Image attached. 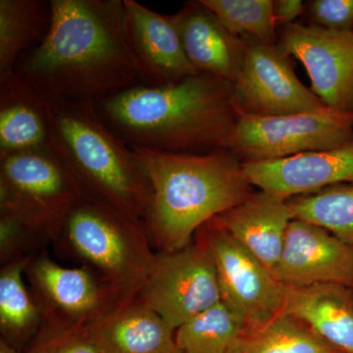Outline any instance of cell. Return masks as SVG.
Masks as SVG:
<instances>
[{
  "label": "cell",
  "instance_id": "obj_1",
  "mask_svg": "<svg viewBox=\"0 0 353 353\" xmlns=\"http://www.w3.org/2000/svg\"><path fill=\"white\" fill-rule=\"evenodd\" d=\"M46 38L16 73L46 99L92 101L145 85L127 38L124 0H51Z\"/></svg>",
  "mask_w": 353,
  "mask_h": 353
},
{
  "label": "cell",
  "instance_id": "obj_2",
  "mask_svg": "<svg viewBox=\"0 0 353 353\" xmlns=\"http://www.w3.org/2000/svg\"><path fill=\"white\" fill-rule=\"evenodd\" d=\"M95 108L129 146L192 154L227 150L243 114L234 83L204 74L168 85H137Z\"/></svg>",
  "mask_w": 353,
  "mask_h": 353
},
{
  "label": "cell",
  "instance_id": "obj_3",
  "mask_svg": "<svg viewBox=\"0 0 353 353\" xmlns=\"http://www.w3.org/2000/svg\"><path fill=\"white\" fill-rule=\"evenodd\" d=\"M130 148L152 185L143 224L158 252L190 245L203 225L254 192L243 162L229 150L192 154Z\"/></svg>",
  "mask_w": 353,
  "mask_h": 353
},
{
  "label": "cell",
  "instance_id": "obj_4",
  "mask_svg": "<svg viewBox=\"0 0 353 353\" xmlns=\"http://www.w3.org/2000/svg\"><path fill=\"white\" fill-rule=\"evenodd\" d=\"M48 148L83 194L143 222L152 201L150 179L125 141L99 117L92 101L46 99Z\"/></svg>",
  "mask_w": 353,
  "mask_h": 353
},
{
  "label": "cell",
  "instance_id": "obj_5",
  "mask_svg": "<svg viewBox=\"0 0 353 353\" xmlns=\"http://www.w3.org/2000/svg\"><path fill=\"white\" fill-rule=\"evenodd\" d=\"M51 241L58 253L97 274L122 303L138 296L157 254L143 222L85 194Z\"/></svg>",
  "mask_w": 353,
  "mask_h": 353
},
{
  "label": "cell",
  "instance_id": "obj_6",
  "mask_svg": "<svg viewBox=\"0 0 353 353\" xmlns=\"http://www.w3.org/2000/svg\"><path fill=\"white\" fill-rule=\"evenodd\" d=\"M83 190L50 148L0 154V211L19 216L50 241Z\"/></svg>",
  "mask_w": 353,
  "mask_h": 353
},
{
  "label": "cell",
  "instance_id": "obj_7",
  "mask_svg": "<svg viewBox=\"0 0 353 353\" xmlns=\"http://www.w3.org/2000/svg\"><path fill=\"white\" fill-rule=\"evenodd\" d=\"M353 139V111L327 108L281 116L243 114L227 150L241 162L266 161L338 148Z\"/></svg>",
  "mask_w": 353,
  "mask_h": 353
},
{
  "label": "cell",
  "instance_id": "obj_8",
  "mask_svg": "<svg viewBox=\"0 0 353 353\" xmlns=\"http://www.w3.org/2000/svg\"><path fill=\"white\" fill-rule=\"evenodd\" d=\"M137 299L172 329L222 301L217 269L201 229L181 250L158 252Z\"/></svg>",
  "mask_w": 353,
  "mask_h": 353
},
{
  "label": "cell",
  "instance_id": "obj_9",
  "mask_svg": "<svg viewBox=\"0 0 353 353\" xmlns=\"http://www.w3.org/2000/svg\"><path fill=\"white\" fill-rule=\"evenodd\" d=\"M201 230L214 259L222 301L245 328H259L284 313L285 285L214 219Z\"/></svg>",
  "mask_w": 353,
  "mask_h": 353
},
{
  "label": "cell",
  "instance_id": "obj_10",
  "mask_svg": "<svg viewBox=\"0 0 353 353\" xmlns=\"http://www.w3.org/2000/svg\"><path fill=\"white\" fill-rule=\"evenodd\" d=\"M241 58L234 87L243 114L290 115L328 108L301 82L280 46L240 37Z\"/></svg>",
  "mask_w": 353,
  "mask_h": 353
},
{
  "label": "cell",
  "instance_id": "obj_11",
  "mask_svg": "<svg viewBox=\"0 0 353 353\" xmlns=\"http://www.w3.org/2000/svg\"><path fill=\"white\" fill-rule=\"evenodd\" d=\"M25 274L43 306L44 318L90 324L123 303L87 267L63 266L44 250L30 260Z\"/></svg>",
  "mask_w": 353,
  "mask_h": 353
},
{
  "label": "cell",
  "instance_id": "obj_12",
  "mask_svg": "<svg viewBox=\"0 0 353 353\" xmlns=\"http://www.w3.org/2000/svg\"><path fill=\"white\" fill-rule=\"evenodd\" d=\"M279 43L303 64L311 90L328 108L353 111V31L296 22L281 27Z\"/></svg>",
  "mask_w": 353,
  "mask_h": 353
},
{
  "label": "cell",
  "instance_id": "obj_13",
  "mask_svg": "<svg viewBox=\"0 0 353 353\" xmlns=\"http://www.w3.org/2000/svg\"><path fill=\"white\" fill-rule=\"evenodd\" d=\"M272 273L288 287L341 284L353 288V252L324 228L294 219Z\"/></svg>",
  "mask_w": 353,
  "mask_h": 353
},
{
  "label": "cell",
  "instance_id": "obj_14",
  "mask_svg": "<svg viewBox=\"0 0 353 353\" xmlns=\"http://www.w3.org/2000/svg\"><path fill=\"white\" fill-rule=\"evenodd\" d=\"M252 185L282 199L353 183V139L338 148L266 161L243 162Z\"/></svg>",
  "mask_w": 353,
  "mask_h": 353
},
{
  "label": "cell",
  "instance_id": "obj_15",
  "mask_svg": "<svg viewBox=\"0 0 353 353\" xmlns=\"http://www.w3.org/2000/svg\"><path fill=\"white\" fill-rule=\"evenodd\" d=\"M128 41L146 85H163L199 74L183 50L173 15L124 0Z\"/></svg>",
  "mask_w": 353,
  "mask_h": 353
},
{
  "label": "cell",
  "instance_id": "obj_16",
  "mask_svg": "<svg viewBox=\"0 0 353 353\" xmlns=\"http://www.w3.org/2000/svg\"><path fill=\"white\" fill-rule=\"evenodd\" d=\"M213 219L273 272L282 255L288 229L294 218L287 199L259 190Z\"/></svg>",
  "mask_w": 353,
  "mask_h": 353
},
{
  "label": "cell",
  "instance_id": "obj_17",
  "mask_svg": "<svg viewBox=\"0 0 353 353\" xmlns=\"http://www.w3.org/2000/svg\"><path fill=\"white\" fill-rule=\"evenodd\" d=\"M173 18L185 55L196 71L234 83L241 39L232 36L201 0L188 2Z\"/></svg>",
  "mask_w": 353,
  "mask_h": 353
},
{
  "label": "cell",
  "instance_id": "obj_18",
  "mask_svg": "<svg viewBox=\"0 0 353 353\" xmlns=\"http://www.w3.org/2000/svg\"><path fill=\"white\" fill-rule=\"evenodd\" d=\"M284 312L339 352L353 353V288L350 285H285Z\"/></svg>",
  "mask_w": 353,
  "mask_h": 353
},
{
  "label": "cell",
  "instance_id": "obj_19",
  "mask_svg": "<svg viewBox=\"0 0 353 353\" xmlns=\"http://www.w3.org/2000/svg\"><path fill=\"white\" fill-rule=\"evenodd\" d=\"M90 327L105 353H181L175 330L137 297Z\"/></svg>",
  "mask_w": 353,
  "mask_h": 353
},
{
  "label": "cell",
  "instance_id": "obj_20",
  "mask_svg": "<svg viewBox=\"0 0 353 353\" xmlns=\"http://www.w3.org/2000/svg\"><path fill=\"white\" fill-rule=\"evenodd\" d=\"M48 143L46 99L15 73L0 83V154L43 150Z\"/></svg>",
  "mask_w": 353,
  "mask_h": 353
},
{
  "label": "cell",
  "instance_id": "obj_21",
  "mask_svg": "<svg viewBox=\"0 0 353 353\" xmlns=\"http://www.w3.org/2000/svg\"><path fill=\"white\" fill-rule=\"evenodd\" d=\"M50 1L0 0V83L15 75L22 58L50 31Z\"/></svg>",
  "mask_w": 353,
  "mask_h": 353
},
{
  "label": "cell",
  "instance_id": "obj_22",
  "mask_svg": "<svg viewBox=\"0 0 353 353\" xmlns=\"http://www.w3.org/2000/svg\"><path fill=\"white\" fill-rule=\"evenodd\" d=\"M31 259L11 262L0 269L1 339L17 350L31 343L44 322L43 306L25 283L26 267Z\"/></svg>",
  "mask_w": 353,
  "mask_h": 353
},
{
  "label": "cell",
  "instance_id": "obj_23",
  "mask_svg": "<svg viewBox=\"0 0 353 353\" xmlns=\"http://www.w3.org/2000/svg\"><path fill=\"white\" fill-rule=\"evenodd\" d=\"M230 353H343L288 313L259 328L243 330Z\"/></svg>",
  "mask_w": 353,
  "mask_h": 353
},
{
  "label": "cell",
  "instance_id": "obj_24",
  "mask_svg": "<svg viewBox=\"0 0 353 353\" xmlns=\"http://www.w3.org/2000/svg\"><path fill=\"white\" fill-rule=\"evenodd\" d=\"M245 329L240 318L220 301L179 327L175 341L181 353H230Z\"/></svg>",
  "mask_w": 353,
  "mask_h": 353
},
{
  "label": "cell",
  "instance_id": "obj_25",
  "mask_svg": "<svg viewBox=\"0 0 353 353\" xmlns=\"http://www.w3.org/2000/svg\"><path fill=\"white\" fill-rule=\"evenodd\" d=\"M294 219L324 228L353 252V183H341L288 201Z\"/></svg>",
  "mask_w": 353,
  "mask_h": 353
},
{
  "label": "cell",
  "instance_id": "obj_26",
  "mask_svg": "<svg viewBox=\"0 0 353 353\" xmlns=\"http://www.w3.org/2000/svg\"><path fill=\"white\" fill-rule=\"evenodd\" d=\"M232 36H252L279 46L277 25L271 0H201Z\"/></svg>",
  "mask_w": 353,
  "mask_h": 353
},
{
  "label": "cell",
  "instance_id": "obj_27",
  "mask_svg": "<svg viewBox=\"0 0 353 353\" xmlns=\"http://www.w3.org/2000/svg\"><path fill=\"white\" fill-rule=\"evenodd\" d=\"M23 353H105L90 324H68L44 318L37 336Z\"/></svg>",
  "mask_w": 353,
  "mask_h": 353
},
{
  "label": "cell",
  "instance_id": "obj_28",
  "mask_svg": "<svg viewBox=\"0 0 353 353\" xmlns=\"http://www.w3.org/2000/svg\"><path fill=\"white\" fill-rule=\"evenodd\" d=\"M50 239L19 216L0 211V264L1 266L32 259Z\"/></svg>",
  "mask_w": 353,
  "mask_h": 353
},
{
  "label": "cell",
  "instance_id": "obj_29",
  "mask_svg": "<svg viewBox=\"0 0 353 353\" xmlns=\"http://www.w3.org/2000/svg\"><path fill=\"white\" fill-rule=\"evenodd\" d=\"M309 13L315 25L336 31H353V0H314Z\"/></svg>",
  "mask_w": 353,
  "mask_h": 353
},
{
  "label": "cell",
  "instance_id": "obj_30",
  "mask_svg": "<svg viewBox=\"0 0 353 353\" xmlns=\"http://www.w3.org/2000/svg\"><path fill=\"white\" fill-rule=\"evenodd\" d=\"M303 2L301 0H276L274 1V17L277 27L294 24L303 13Z\"/></svg>",
  "mask_w": 353,
  "mask_h": 353
},
{
  "label": "cell",
  "instance_id": "obj_31",
  "mask_svg": "<svg viewBox=\"0 0 353 353\" xmlns=\"http://www.w3.org/2000/svg\"><path fill=\"white\" fill-rule=\"evenodd\" d=\"M0 353H20L17 348L4 340H0Z\"/></svg>",
  "mask_w": 353,
  "mask_h": 353
}]
</instances>
